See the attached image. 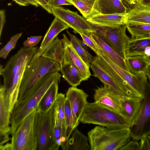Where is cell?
Returning a JSON list of instances; mask_svg holds the SVG:
<instances>
[{
  "label": "cell",
  "instance_id": "obj_1",
  "mask_svg": "<svg viewBox=\"0 0 150 150\" xmlns=\"http://www.w3.org/2000/svg\"><path fill=\"white\" fill-rule=\"evenodd\" d=\"M61 76L57 71L48 73L41 79L38 86L31 94L23 100L17 102L11 114L10 134L15 132L25 117L37 110L46 91L53 83H59Z\"/></svg>",
  "mask_w": 150,
  "mask_h": 150
},
{
  "label": "cell",
  "instance_id": "obj_2",
  "mask_svg": "<svg viewBox=\"0 0 150 150\" xmlns=\"http://www.w3.org/2000/svg\"><path fill=\"white\" fill-rule=\"evenodd\" d=\"M61 65L57 61L36 54L26 66L20 84L17 102L28 97L38 86L45 75L55 71H60Z\"/></svg>",
  "mask_w": 150,
  "mask_h": 150
},
{
  "label": "cell",
  "instance_id": "obj_3",
  "mask_svg": "<svg viewBox=\"0 0 150 150\" xmlns=\"http://www.w3.org/2000/svg\"><path fill=\"white\" fill-rule=\"evenodd\" d=\"M91 150H119L129 142L130 128L114 129L96 126L88 134Z\"/></svg>",
  "mask_w": 150,
  "mask_h": 150
},
{
  "label": "cell",
  "instance_id": "obj_4",
  "mask_svg": "<svg viewBox=\"0 0 150 150\" xmlns=\"http://www.w3.org/2000/svg\"><path fill=\"white\" fill-rule=\"evenodd\" d=\"M79 121L111 129L130 127L127 120L120 113L95 102L88 103Z\"/></svg>",
  "mask_w": 150,
  "mask_h": 150
},
{
  "label": "cell",
  "instance_id": "obj_5",
  "mask_svg": "<svg viewBox=\"0 0 150 150\" xmlns=\"http://www.w3.org/2000/svg\"><path fill=\"white\" fill-rule=\"evenodd\" d=\"M36 111H33L24 119L11 135V142L1 147L0 150H36L34 128Z\"/></svg>",
  "mask_w": 150,
  "mask_h": 150
},
{
  "label": "cell",
  "instance_id": "obj_6",
  "mask_svg": "<svg viewBox=\"0 0 150 150\" xmlns=\"http://www.w3.org/2000/svg\"><path fill=\"white\" fill-rule=\"evenodd\" d=\"M51 108L46 112L36 110L34 121L36 150H58L59 148L56 143L54 136Z\"/></svg>",
  "mask_w": 150,
  "mask_h": 150
},
{
  "label": "cell",
  "instance_id": "obj_7",
  "mask_svg": "<svg viewBox=\"0 0 150 150\" xmlns=\"http://www.w3.org/2000/svg\"><path fill=\"white\" fill-rule=\"evenodd\" d=\"M91 24L96 30L95 33L125 60L127 43L130 38L126 34V25L110 27Z\"/></svg>",
  "mask_w": 150,
  "mask_h": 150
},
{
  "label": "cell",
  "instance_id": "obj_8",
  "mask_svg": "<svg viewBox=\"0 0 150 150\" xmlns=\"http://www.w3.org/2000/svg\"><path fill=\"white\" fill-rule=\"evenodd\" d=\"M37 50L35 47H22L10 58L4 67L1 65L0 74L3 78L2 86L7 84L26 63L30 62Z\"/></svg>",
  "mask_w": 150,
  "mask_h": 150
},
{
  "label": "cell",
  "instance_id": "obj_9",
  "mask_svg": "<svg viewBox=\"0 0 150 150\" xmlns=\"http://www.w3.org/2000/svg\"><path fill=\"white\" fill-rule=\"evenodd\" d=\"M52 14L74 30L75 33H84L88 35L91 33H95L91 24L77 12L65 9L59 6L52 7Z\"/></svg>",
  "mask_w": 150,
  "mask_h": 150
},
{
  "label": "cell",
  "instance_id": "obj_10",
  "mask_svg": "<svg viewBox=\"0 0 150 150\" xmlns=\"http://www.w3.org/2000/svg\"><path fill=\"white\" fill-rule=\"evenodd\" d=\"M130 135L133 139L139 140L150 134V84H147L144 97L142 98V108L136 123L130 127Z\"/></svg>",
  "mask_w": 150,
  "mask_h": 150
},
{
  "label": "cell",
  "instance_id": "obj_11",
  "mask_svg": "<svg viewBox=\"0 0 150 150\" xmlns=\"http://www.w3.org/2000/svg\"><path fill=\"white\" fill-rule=\"evenodd\" d=\"M96 54L105 59L142 98L144 97L145 88L148 82L146 73L142 72L133 74L127 71L118 65L107 53L100 48L98 49Z\"/></svg>",
  "mask_w": 150,
  "mask_h": 150
},
{
  "label": "cell",
  "instance_id": "obj_12",
  "mask_svg": "<svg viewBox=\"0 0 150 150\" xmlns=\"http://www.w3.org/2000/svg\"><path fill=\"white\" fill-rule=\"evenodd\" d=\"M88 97L84 91L76 87H69L66 93V97L69 102L71 109L74 130L79 124L80 117L88 103Z\"/></svg>",
  "mask_w": 150,
  "mask_h": 150
},
{
  "label": "cell",
  "instance_id": "obj_13",
  "mask_svg": "<svg viewBox=\"0 0 150 150\" xmlns=\"http://www.w3.org/2000/svg\"><path fill=\"white\" fill-rule=\"evenodd\" d=\"M122 98H123L105 84L95 90L94 95L95 102L120 114V100Z\"/></svg>",
  "mask_w": 150,
  "mask_h": 150
},
{
  "label": "cell",
  "instance_id": "obj_14",
  "mask_svg": "<svg viewBox=\"0 0 150 150\" xmlns=\"http://www.w3.org/2000/svg\"><path fill=\"white\" fill-rule=\"evenodd\" d=\"M142 98H125L120 100L121 114L126 119L130 127L136 122L142 108Z\"/></svg>",
  "mask_w": 150,
  "mask_h": 150
},
{
  "label": "cell",
  "instance_id": "obj_15",
  "mask_svg": "<svg viewBox=\"0 0 150 150\" xmlns=\"http://www.w3.org/2000/svg\"><path fill=\"white\" fill-rule=\"evenodd\" d=\"M11 112L2 90L0 88V147L8 143Z\"/></svg>",
  "mask_w": 150,
  "mask_h": 150
},
{
  "label": "cell",
  "instance_id": "obj_16",
  "mask_svg": "<svg viewBox=\"0 0 150 150\" xmlns=\"http://www.w3.org/2000/svg\"><path fill=\"white\" fill-rule=\"evenodd\" d=\"M93 61L104 69L115 80L124 94L128 98L141 97L102 57L97 54Z\"/></svg>",
  "mask_w": 150,
  "mask_h": 150
},
{
  "label": "cell",
  "instance_id": "obj_17",
  "mask_svg": "<svg viewBox=\"0 0 150 150\" xmlns=\"http://www.w3.org/2000/svg\"><path fill=\"white\" fill-rule=\"evenodd\" d=\"M128 8L120 0H95L91 16L97 14L125 13Z\"/></svg>",
  "mask_w": 150,
  "mask_h": 150
},
{
  "label": "cell",
  "instance_id": "obj_18",
  "mask_svg": "<svg viewBox=\"0 0 150 150\" xmlns=\"http://www.w3.org/2000/svg\"><path fill=\"white\" fill-rule=\"evenodd\" d=\"M66 50L62 39H59L57 37L45 49L36 54L57 61L62 65L64 62Z\"/></svg>",
  "mask_w": 150,
  "mask_h": 150
},
{
  "label": "cell",
  "instance_id": "obj_19",
  "mask_svg": "<svg viewBox=\"0 0 150 150\" xmlns=\"http://www.w3.org/2000/svg\"><path fill=\"white\" fill-rule=\"evenodd\" d=\"M150 55V36L135 38H129L126 48L127 57Z\"/></svg>",
  "mask_w": 150,
  "mask_h": 150
},
{
  "label": "cell",
  "instance_id": "obj_20",
  "mask_svg": "<svg viewBox=\"0 0 150 150\" xmlns=\"http://www.w3.org/2000/svg\"><path fill=\"white\" fill-rule=\"evenodd\" d=\"M127 13L110 15H95L86 19L91 24L99 26L113 27L125 24Z\"/></svg>",
  "mask_w": 150,
  "mask_h": 150
},
{
  "label": "cell",
  "instance_id": "obj_21",
  "mask_svg": "<svg viewBox=\"0 0 150 150\" xmlns=\"http://www.w3.org/2000/svg\"><path fill=\"white\" fill-rule=\"evenodd\" d=\"M60 71L63 77L72 86L76 87L81 81H85L83 75L70 57L68 61L61 65Z\"/></svg>",
  "mask_w": 150,
  "mask_h": 150
},
{
  "label": "cell",
  "instance_id": "obj_22",
  "mask_svg": "<svg viewBox=\"0 0 150 150\" xmlns=\"http://www.w3.org/2000/svg\"><path fill=\"white\" fill-rule=\"evenodd\" d=\"M127 22L150 24V6L143 4L140 1H136L127 12Z\"/></svg>",
  "mask_w": 150,
  "mask_h": 150
},
{
  "label": "cell",
  "instance_id": "obj_23",
  "mask_svg": "<svg viewBox=\"0 0 150 150\" xmlns=\"http://www.w3.org/2000/svg\"><path fill=\"white\" fill-rule=\"evenodd\" d=\"M90 67L93 71V76L98 78L104 84L114 90L123 98H128L124 94L112 77L93 61L90 64Z\"/></svg>",
  "mask_w": 150,
  "mask_h": 150
},
{
  "label": "cell",
  "instance_id": "obj_24",
  "mask_svg": "<svg viewBox=\"0 0 150 150\" xmlns=\"http://www.w3.org/2000/svg\"><path fill=\"white\" fill-rule=\"evenodd\" d=\"M69 28L64 23L55 17L45 33L36 53L40 52L46 47L60 33Z\"/></svg>",
  "mask_w": 150,
  "mask_h": 150
},
{
  "label": "cell",
  "instance_id": "obj_25",
  "mask_svg": "<svg viewBox=\"0 0 150 150\" xmlns=\"http://www.w3.org/2000/svg\"><path fill=\"white\" fill-rule=\"evenodd\" d=\"M62 38L66 49L71 57L72 60L83 75L85 81L89 79L91 74L89 68L77 53L71 42L65 34L63 35Z\"/></svg>",
  "mask_w": 150,
  "mask_h": 150
},
{
  "label": "cell",
  "instance_id": "obj_26",
  "mask_svg": "<svg viewBox=\"0 0 150 150\" xmlns=\"http://www.w3.org/2000/svg\"><path fill=\"white\" fill-rule=\"evenodd\" d=\"M88 36L91 37L97 45L107 53L116 63L122 69L130 73L125 60L98 37L95 33H91Z\"/></svg>",
  "mask_w": 150,
  "mask_h": 150
},
{
  "label": "cell",
  "instance_id": "obj_27",
  "mask_svg": "<svg viewBox=\"0 0 150 150\" xmlns=\"http://www.w3.org/2000/svg\"><path fill=\"white\" fill-rule=\"evenodd\" d=\"M66 96L65 94L58 93L55 102L59 120L62 128V135L61 146L62 149L67 147L68 141L66 137V126L65 121L64 107Z\"/></svg>",
  "mask_w": 150,
  "mask_h": 150
},
{
  "label": "cell",
  "instance_id": "obj_28",
  "mask_svg": "<svg viewBox=\"0 0 150 150\" xmlns=\"http://www.w3.org/2000/svg\"><path fill=\"white\" fill-rule=\"evenodd\" d=\"M74 131L69 139L66 150H90L88 138L77 129Z\"/></svg>",
  "mask_w": 150,
  "mask_h": 150
},
{
  "label": "cell",
  "instance_id": "obj_29",
  "mask_svg": "<svg viewBox=\"0 0 150 150\" xmlns=\"http://www.w3.org/2000/svg\"><path fill=\"white\" fill-rule=\"evenodd\" d=\"M58 91V83L52 84L42 98L36 110L46 112L49 110L55 102Z\"/></svg>",
  "mask_w": 150,
  "mask_h": 150
},
{
  "label": "cell",
  "instance_id": "obj_30",
  "mask_svg": "<svg viewBox=\"0 0 150 150\" xmlns=\"http://www.w3.org/2000/svg\"><path fill=\"white\" fill-rule=\"evenodd\" d=\"M67 32L72 46L87 65L90 68V64L93 61V57L86 47L83 45V41L71 33L68 30H67Z\"/></svg>",
  "mask_w": 150,
  "mask_h": 150
},
{
  "label": "cell",
  "instance_id": "obj_31",
  "mask_svg": "<svg viewBox=\"0 0 150 150\" xmlns=\"http://www.w3.org/2000/svg\"><path fill=\"white\" fill-rule=\"evenodd\" d=\"M125 61L131 74H135L144 72L146 74L149 65L144 56L135 55L127 57Z\"/></svg>",
  "mask_w": 150,
  "mask_h": 150
},
{
  "label": "cell",
  "instance_id": "obj_32",
  "mask_svg": "<svg viewBox=\"0 0 150 150\" xmlns=\"http://www.w3.org/2000/svg\"><path fill=\"white\" fill-rule=\"evenodd\" d=\"M125 25L128 31L131 35V38L150 36V24L127 22Z\"/></svg>",
  "mask_w": 150,
  "mask_h": 150
},
{
  "label": "cell",
  "instance_id": "obj_33",
  "mask_svg": "<svg viewBox=\"0 0 150 150\" xmlns=\"http://www.w3.org/2000/svg\"><path fill=\"white\" fill-rule=\"evenodd\" d=\"M51 109V120L54 136L56 143L59 147L61 143L62 128L59 118L55 102L52 107Z\"/></svg>",
  "mask_w": 150,
  "mask_h": 150
},
{
  "label": "cell",
  "instance_id": "obj_34",
  "mask_svg": "<svg viewBox=\"0 0 150 150\" xmlns=\"http://www.w3.org/2000/svg\"><path fill=\"white\" fill-rule=\"evenodd\" d=\"M87 19L91 16L95 1L89 0H68Z\"/></svg>",
  "mask_w": 150,
  "mask_h": 150
},
{
  "label": "cell",
  "instance_id": "obj_35",
  "mask_svg": "<svg viewBox=\"0 0 150 150\" xmlns=\"http://www.w3.org/2000/svg\"><path fill=\"white\" fill-rule=\"evenodd\" d=\"M64 113L66 126V137L68 141L74 129L73 128V116L70 103L66 97L65 102Z\"/></svg>",
  "mask_w": 150,
  "mask_h": 150
},
{
  "label": "cell",
  "instance_id": "obj_36",
  "mask_svg": "<svg viewBox=\"0 0 150 150\" xmlns=\"http://www.w3.org/2000/svg\"><path fill=\"white\" fill-rule=\"evenodd\" d=\"M22 33H18L12 36L7 44L1 50L0 57L5 59L10 51L14 48Z\"/></svg>",
  "mask_w": 150,
  "mask_h": 150
},
{
  "label": "cell",
  "instance_id": "obj_37",
  "mask_svg": "<svg viewBox=\"0 0 150 150\" xmlns=\"http://www.w3.org/2000/svg\"><path fill=\"white\" fill-rule=\"evenodd\" d=\"M84 43L89 47L96 54L98 51V48L93 39L89 36L84 33L80 34Z\"/></svg>",
  "mask_w": 150,
  "mask_h": 150
},
{
  "label": "cell",
  "instance_id": "obj_38",
  "mask_svg": "<svg viewBox=\"0 0 150 150\" xmlns=\"http://www.w3.org/2000/svg\"><path fill=\"white\" fill-rule=\"evenodd\" d=\"M42 36H31L23 42L24 47H30L37 45L41 40Z\"/></svg>",
  "mask_w": 150,
  "mask_h": 150
},
{
  "label": "cell",
  "instance_id": "obj_39",
  "mask_svg": "<svg viewBox=\"0 0 150 150\" xmlns=\"http://www.w3.org/2000/svg\"><path fill=\"white\" fill-rule=\"evenodd\" d=\"M139 143L136 141H129L119 150H139Z\"/></svg>",
  "mask_w": 150,
  "mask_h": 150
},
{
  "label": "cell",
  "instance_id": "obj_40",
  "mask_svg": "<svg viewBox=\"0 0 150 150\" xmlns=\"http://www.w3.org/2000/svg\"><path fill=\"white\" fill-rule=\"evenodd\" d=\"M140 140L139 150H150V143L147 136L143 137Z\"/></svg>",
  "mask_w": 150,
  "mask_h": 150
},
{
  "label": "cell",
  "instance_id": "obj_41",
  "mask_svg": "<svg viewBox=\"0 0 150 150\" xmlns=\"http://www.w3.org/2000/svg\"><path fill=\"white\" fill-rule=\"evenodd\" d=\"M18 4L24 6L32 5L36 7L39 6V4L35 0H13Z\"/></svg>",
  "mask_w": 150,
  "mask_h": 150
},
{
  "label": "cell",
  "instance_id": "obj_42",
  "mask_svg": "<svg viewBox=\"0 0 150 150\" xmlns=\"http://www.w3.org/2000/svg\"><path fill=\"white\" fill-rule=\"evenodd\" d=\"M64 5H71L72 4L68 0H52L50 4L52 7Z\"/></svg>",
  "mask_w": 150,
  "mask_h": 150
},
{
  "label": "cell",
  "instance_id": "obj_43",
  "mask_svg": "<svg viewBox=\"0 0 150 150\" xmlns=\"http://www.w3.org/2000/svg\"><path fill=\"white\" fill-rule=\"evenodd\" d=\"M39 5L40 6L48 13L52 14V7L49 5L45 0H35Z\"/></svg>",
  "mask_w": 150,
  "mask_h": 150
},
{
  "label": "cell",
  "instance_id": "obj_44",
  "mask_svg": "<svg viewBox=\"0 0 150 150\" xmlns=\"http://www.w3.org/2000/svg\"><path fill=\"white\" fill-rule=\"evenodd\" d=\"M0 37L1 38V33L6 21L5 11L4 10H1L0 11Z\"/></svg>",
  "mask_w": 150,
  "mask_h": 150
},
{
  "label": "cell",
  "instance_id": "obj_45",
  "mask_svg": "<svg viewBox=\"0 0 150 150\" xmlns=\"http://www.w3.org/2000/svg\"><path fill=\"white\" fill-rule=\"evenodd\" d=\"M128 8L129 10L132 8L136 3V0H120Z\"/></svg>",
  "mask_w": 150,
  "mask_h": 150
},
{
  "label": "cell",
  "instance_id": "obj_46",
  "mask_svg": "<svg viewBox=\"0 0 150 150\" xmlns=\"http://www.w3.org/2000/svg\"><path fill=\"white\" fill-rule=\"evenodd\" d=\"M140 1L144 5L150 6V0H141Z\"/></svg>",
  "mask_w": 150,
  "mask_h": 150
},
{
  "label": "cell",
  "instance_id": "obj_47",
  "mask_svg": "<svg viewBox=\"0 0 150 150\" xmlns=\"http://www.w3.org/2000/svg\"><path fill=\"white\" fill-rule=\"evenodd\" d=\"M146 75L149 81V83L150 84V65L149 66L148 70L146 73Z\"/></svg>",
  "mask_w": 150,
  "mask_h": 150
},
{
  "label": "cell",
  "instance_id": "obj_48",
  "mask_svg": "<svg viewBox=\"0 0 150 150\" xmlns=\"http://www.w3.org/2000/svg\"><path fill=\"white\" fill-rule=\"evenodd\" d=\"M149 65H150V55L148 56L144 57Z\"/></svg>",
  "mask_w": 150,
  "mask_h": 150
},
{
  "label": "cell",
  "instance_id": "obj_49",
  "mask_svg": "<svg viewBox=\"0 0 150 150\" xmlns=\"http://www.w3.org/2000/svg\"><path fill=\"white\" fill-rule=\"evenodd\" d=\"M45 0L47 2V3L49 5H50V6H51L50 4H51V1L52 0Z\"/></svg>",
  "mask_w": 150,
  "mask_h": 150
},
{
  "label": "cell",
  "instance_id": "obj_50",
  "mask_svg": "<svg viewBox=\"0 0 150 150\" xmlns=\"http://www.w3.org/2000/svg\"><path fill=\"white\" fill-rule=\"evenodd\" d=\"M147 137L148 138L149 142L150 143V134L147 136Z\"/></svg>",
  "mask_w": 150,
  "mask_h": 150
},
{
  "label": "cell",
  "instance_id": "obj_51",
  "mask_svg": "<svg viewBox=\"0 0 150 150\" xmlns=\"http://www.w3.org/2000/svg\"><path fill=\"white\" fill-rule=\"evenodd\" d=\"M141 0H136V1H140Z\"/></svg>",
  "mask_w": 150,
  "mask_h": 150
},
{
  "label": "cell",
  "instance_id": "obj_52",
  "mask_svg": "<svg viewBox=\"0 0 150 150\" xmlns=\"http://www.w3.org/2000/svg\"><path fill=\"white\" fill-rule=\"evenodd\" d=\"M90 0V1H95V0Z\"/></svg>",
  "mask_w": 150,
  "mask_h": 150
},
{
  "label": "cell",
  "instance_id": "obj_53",
  "mask_svg": "<svg viewBox=\"0 0 150 150\" xmlns=\"http://www.w3.org/2000/svg\"></svg>",
  "mask_w": 150,
  "mask_h": 150
}]
</instances>
